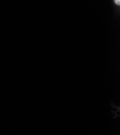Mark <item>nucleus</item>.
Wrapping results in <instances>:
<instances>
[{"instance_id": "obj_1", "label": "nucleus", "mask_w": 120, "mask_h": 135, "mask_svg": "<svg viewBox=\"0 0 120 135\" xmlns=\"http://www.w3.org/2000/svg\"><path fill=\"white\" fill-rule=\"evenodd\" d=\"M115 2L116 3H117L118 5H119L120 4V1H119V0H118V1H115Z\"/></svg>"}]
</instances>
